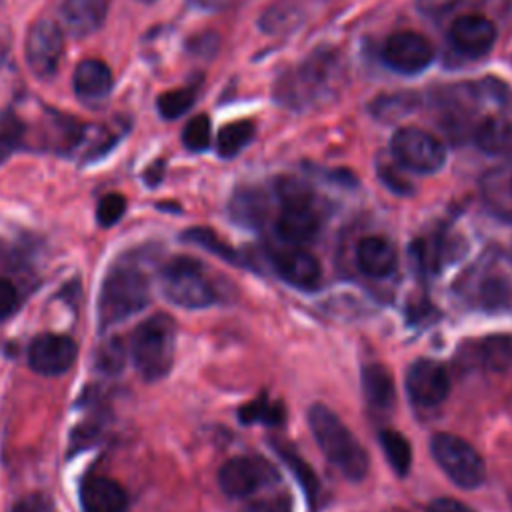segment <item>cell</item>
Here are the masks:
<instances>
[{
    "label": "cell",
    "instance_id": "obj_1",
    "mask_svg": "<svg viewBox=\"0 0 512 512\" xmlns=\"http://www.w3.org/2000/svg\"><path fill=\"white\" fill-rule=\"evenodd\" d=\"M308 424L324 456L348 480H362L366 476L368 454L336 412L324 404H314L308 410Z\"/></svg>",
    "mask_w": 512,
    "mask_h": 512
},
{
    "label": "cell",
    "instance_id": "obj_2",
    "mask_svg": "<svg viewBox=\"0 0 512 512\" xmlns=\"http://www.w3.org/2000/svg\"><path fill=\"white\" fill-rule=\"evenodd\" d=\"M340 64L334 52L322 50L286 72L276 82V98L290 108H310L334 92Z\"/></svg>",
    "mask_w": 512,
    "mask_h": 512
},
{
    "label": "cell",
    "instance_id": "obj_3",
    "mask_svg": "<svg viewBox=\"0 0 512 512\" xmlns=\"http://www.w3.org/2000/svg\"><path fill=\"white\" fill-rule=\"evenodd\" d=\"M476 88L488 106V112L472 124L476 146L494 156L512 154V88L498 78H482Z\"/></svg>",
    "mask_w": 512,
    "mask_h": 512
},
{
    "label": "cell",
    "instance_id": "obj_4",
    "mask_svg": "<svg viewBox=\"0 0 512 512\" xmlns=\"http://www.w3.org/2000/svg\"><path fill=\"white\" fill-rule=\"evenodd\" d=\"M150 300L146 276L132 264H118L104 276L98 296L100 328L114 326L140 312Z\"/></svg>",
    "mask_w": 512,
    "mask_h": 512
},
{
    "label": "cell",
    "instance_id": "obj_5",
    "mask_svg": "<svg viewBox=\"0 0 512 512\" xmlns=\"http://www.w3.org/2000/svg\"><path fill=\"white\" fill-rule=\"evenodd\" d=\"M176 324L166 314L146 318L132 334L130 354L138 374L148 380L164 378L174 362Z\"/></svg>",
    "mask_w": 512,
    "mask_h": 512
},
{
    "label": "cell",
    "instance_id": "obj_6",
    "mask_svg": "<svg viewBox=\"0 0 512 512\" xmlns=\"http://www.w3.org/2000/svg\"><path fill=\"white\" fill-rule=\"evenodd\" d=\"M162 290L170 302L182 308H206L216 300L202 264L190 256H176L164 266Z\"/></svg>",
    "mask_w": 512,
    "mask_h": 512
},
{
    "label": "cell",
    "instance_id": "obj_7",
    "mask_svg": "<svg viewBox=\"0 0 512 512\" xmlns=\"http://www.w3.org/2000/svg\"><path fill=\"white\" fill-rule=\"evenodd\" d=\"M430 450L438 466L460 488H478L486 478V466L480 454L460 436L442 432L430 442Z\"/></svg>",
    "mask_w": 512,
    "mask_h": 512
},
{
    "label": "cell",
    "instance_id": "obj_8",
    "mask_svg": "<svg viewBox=\"0 0 512 512\" xmlns=\"http://www.w3.org/2000/svg\"><path fill=\"white\" fill-rule=\"evenodd\" d=\"M396 162L418 174H434L446 162L444 144L422 128H400L390 140Z\"/></svg>",
    "mask_w": 512,
    "mask_h": 512
},
{
    "label": "cell",
    "instance_id": "obj_9",
    "mask_svg": "<svg viewBox=\"0 0 512 512\" xmlns=\"http://www.w3.org/2000/svg\"><path fill=\"white\" fill-rule=\"evenodd\" d=\"M64 54L62 26L52 18H38L24 40V56L30 72L42 80L52 78Z\"/></svg>",
    "mask_w": 512,
    "mask_h": 512
},
{
    "label": "cell",
    "instance_id": "obj_10",
    "mask_svg": "<svg viewBox=\"0 0 512 512\" xmlns=\"http://www.w3.org/2000/svg\"><path fill=\"white\" fill-rule=\"evenodd\" d=\"M382 62L398 74H418L434 62V46L418 32H396L382 46Z\"/></svg>",
    "mask_w": 512,
    "mask_h": 512
},
{
    "label": "cell",
    "instance_id": "obj_11",
    "mask_svg": "<svg viewBox=\"0 0 512 512\" xmlns=\"http://www.w3.org/2000/svg\"><path fill=\"white\" fill-rule=\"evenodd\" d=\"M406 390L418 406H436L450 392L448 372L436 360L418 358L406 372Z\"/></svg>",
    "mask_w": 512,
    "mask_h": 512
},
{
    "label": "cell",
    "instance_id": "obj_12",
    "mask_svg": "<svg viewBox=\"0 0 512 512\" xmlns=\"http://www.w3.org/2000/svg\"><path fill=\"white\" fill-rule=\"evenodd\" d=\"M78 354L76 342L62 334H40L30 342L28 364L44 376H58L70 370Z\"/></svg>",
    "mask_w": 512,
    "mask_h": 512
},
{
    "label": "cell",
    "instance_id": "obj_13",
    "mask_svg": "<svg viewBox=\"0 0 512 512\" xmlns=\"http://www.w3.org/2000/svg\"><path fill=\"white\" fill-rule=\"evenodd\" d=\"M448 42L452 50L466 58H482L496 42V26L486 16H460L448 30Z\"/></svg>",
    "mask_w": 512,
    "mask_h": 512
},
{
    "label": "cell",
    "instance_id": "obj_14",
    "mask_svg": "<svg viewBox=\"0 0 512 512\" xmlns=\"http://www.w3.org/2000/svg\"><path fill=\"white\" fill-rule=\"evenodd\" d=\"M268 466L256 458H232L218 470V486L232 498H244L268 480Z\"/></svg>",
    "mask_w": 512,
    "mask_h": 512
},
{
    "label": "cell",
    "instance_id": "obj_15",
    "mask_svg": "<svg viewBox=\"0 0 512 512\" xmlns=\"http://www.w3.org/2000/svg\"><path fill=\"white\" fill-rule=\"evenodd\" d=\"M274 266L278 274L296 288H314L322 276V268L316 256L302 248H286L276 252Z\"/></svg>",
    "mask_w": 512,
    "mask_h": 512
},
{
    "label": "cell",
    "instance_id": "obj_16",
    "mask_svg": "<svg viewBox=\"0 0 512 512\" xmlns=\"http://www.w3.org/2000/svg\"><path fill=\"white\" fill-rule=\"evenodd\" d=\"M80 500L86 512H124L128 504L124 488L106 476H88L82 482Z\"/></svg>",
    "mask_w": 512,
    "mask_h": 512
},
{
    "label": "cell",
    "instance_id": "obj_17",
    "mask_svg": "<svg viewBox=\"0 0 512 512\" xmlns=\"http://www.w3.org/2000/svg\"><path fill=\"white\" fill-rule=\"evenodd\" d=\"M320 230V218L306 204H286L276 220V234L288 244H304L312 240Z\"/></svg>",
    "mask_w": 512,
    "mask_h": 512
},
{
    "label": "cell",
    "instance_id": "obj_18",
    "mask_svg": "<svg viewBox=\"0 0 512 512\" xmlns=\"http://www.w3.org/2000/svg\"><path fill=\"white\" fill-rule=\"evenodd\" d=\"M106 0H64L60 20L72 36H90L104 24Z\"/></svg>",
    "mask_w": 512,
    "mask_h": 512
},
{
    "label": "cell",
    "instance_id": "obj_19",
    "mask_svg": "<svg viewBox=\"0 0 512 512\" xmlns=\"http://www.w3.org/2000/svg\"><path fill=\"white\" fill-rule=\"evenodd\" d=\"M356 262L366 276L384 278L396 270V248L382 236H366L358 242Z\"/></svg>",
    "mask_w": 512,
    "mask_h": 512
},
{
    "label": "cell",
    "instance_id": "obj_20",
    "mask_svg": "<svg viewBox=\"0 0 512 512\" xmlns=\"http://www.w3.org/2000/svg\"><path fill=\"white\" fill-rule=\"evenodd\" d=\"M72 86L78 98L96 102L110 94L112 90V72L110 68L96 58H86L78 62L72 76Z\"/></svg>",
    "mask_w": 512,
    "mask_h": 512
},
{
    "label": "cell",
    "instance_id": "obj_21",
    "mask_svg": "<svg viewBox=\"0 0 512 512\" xmlns=\"http://www.w3.org/2000/svg\"><path fill=\"white\" fill-rule=\"evenodd\" d=\"M362 390L364 398L372 408L386 410L394 402V380L382 364H366L362 368Z\"/></svg>",
    "mask_w": 512,
    "mask_h": 512
},
{
    "label": "cell",
    "instance_id": "obj_22",
    "mask_svg": "<svg viewBox=\"0 0 512 512\" xmlns=\"http://www.w3.org/2000/svg\"><path fill=\"white\" fill-rule=\"evenodd\" d=\"M254 130L256 128L252 120H236L224 124L216 136L218 154L222 158H234L250 144V140L254 138Z\"/></svg>",
    "mask_w": 512,
    "mask_h": 512
},
{
    "label": "cell",
    "instance_id": "obj_23",
    "mask_svg": "<svg viewBox=\"0 0 512 512\" xmlns=\"http://www.w3.org/2000/svg\"><path fill=\"white\" fill-rule=\"evenodd\" d=\"M378 438L388 464L394 468L398 476H406L412 466L410 442L396 430H382Z\"/></svg>",
    "mask_w": 512,
    "mask_h": 512
},
{
    "label": "cell",
    "instance_id": "obj_24",
    "mask_svg": "<svg viewBox=\"0 0 512 512\" xmlns=\"http://www.w3.org/2000/svg\"><path fill=\"white\" fill-rule=\"evenodd\" d=\"M480 360L492 372H504L512 366V338L494 334L482 340Z\"/></svg>",
    "mask_w": 512,
    "mask_h": 512
},
{
    "label": "cell",
    "instance_id": "obj_25",
    "mask_svg": "<svg viewBox=\"0 0 512 512\" xmlns=\"http://www.w3.org/2000/svg\"><path fill=\"white\" fill-rule=\"evenodd\" d=\"M266 208L264 196L254 188L238 190L230 202L232 216L242 224H256V220L262 218Z\"/></svg>",
    "mask_w": 512,
    "mask_h": 512
},
{
    "label": "cell",
    "instance_id": "obj_26",
    "mask_svg": "<svg viewBox=\"0 0 512 512\" xmlns=\"http://www.w3.org/2000/svg\"><path fill=\"white\" fill-rule=\"evenodd\" d=\"M194 102H196V88L186 86V88H176V90H168V92L160 94L156 104H158V112L162 118L174 120V118L182 116L184 112H188Z\"/></svg>",
    "mask_w": 512,
    "mask_h": 512
},
{
    "label": "cell",
    "instance_id": "obj_27",
    "mask_svg": "<svg viewBox=\"0 0 512 512\" xmlns=\"http://www.w3.org/2000/svg\"><path fill=\"white\" fill-rule=\"evenodd\" d=\"M210 138H212V124L206 114L194 116L192 120H188V124L182 130V142L192 152L206 150L210 146Z\"/></svg>",
    "mask_w": 512,
    "mask_h": 512
},
{
    "label": "cell",
    "instance_id": "obj_28",
    "mask_svg": "<svg viewBox=\"0 0 512 512\" xmlns=\"http://www.w3.org/2000/svg\"><path fill=\"white\" fill-rule=\"evenodd\" d=\"M240 420L244 424L252 422H266V424H278L282 422V406L272 404L266 396L242 406L240 410Z\"/></svg>",
    "mask_w": 512,
    "mask_h": 512
},
{
    "label": "cell",
    "instance_id": "obj_29",
    "mask_svg": "<svg viewBox=\"0 0 512 512\" xmlns=\"http://www.w3.org/2000/svg\"><path fill=\"white\" fill-rule=\"evenodd\" d=\"M184 238H186L188 242L200 244L202 248L210 250L212 254L220 256V258H224V260H228V262H238L236 252H234L226 242H222V240L216 236V232H212V230H208V228H190V230H186Z\"/></svg>",
    "mask_w": 512,
    "mask_h": 512
},
{
    "label": "cell",
    "instance_id": "obj_30",
    "mask_svg": "<svg viewBox=\"0 0 512 512\" xmlns=\"http://www.w3.org/2000/svg\"><path fill=\"white\" fill-rule=\"evenodd\" d=\"M278 452L284 456V460H286V464L290 466V470L294 472V476H298V482H300V486L304 488L308 500L314 502V498H316V494H318V488H320V486H318V480H316V476H314V470H312L298 454H294V452H290V450H284V448H278Z\"/></svg>",
    "mask_w": 512,
    "mask_h": 512
},
{
    "label": "cell",
    "instance_id": "obj_31",
    "mask_svg": "<svg viewBox=\"0 0 512 512\" xmlns=\"http://www.w3.org/2000/svg\"><path fill=\"white\" fill-rule=\"evenodd\" d=\"M124 210H126V198L122 194L110 192V194L102 196V200L98 202L96 218L102 226H112L122 218Z\"/></svg>",
    "mask_w": 512,
    "mask_h": 512
},
{
    "label": "cell",
    "instance_id": "obj_32",
    "mask_svg": "<svg viewBox=\"0 0 512 512\" xmlns=\"http://www.w3.org/2000/svg\"><path fill=\"white\" fill-rule=\"evenodd\" d=\"M98 364H100V368H104L108 372H116V370L122 368V364H124V346H122V342L118 338L108 342L102 348Z\"/></svg>",
    "mask_w": 512,
    "mask_h": 512
},
{
    "label": "cell",
    "instance_id": "obj_33",
    "mask_svg": "<svg viewBox=\"0 0 512 512\" xmlns=\"http://www.w3.org/2000/svg\"><path fill=\"white\" fill-rule=\"evenodd\" d=\"M12 512H52V504L48 498L40 494H30L16 502Z\"/></svg>",
    "mask_w": 512,
    "mask_h": 512
},
{
    "label": "cell",
    "instance_id": "obj_34",
    "mask_svg": "<svg viewBox=\"0 0 512 512\" xmlns=\"http://www.w3.org/2000/svg\"><path fill=\"white\" fill-rule=\"evenodd\" d=\"M16 302H18L16 288L8 280L0 278V318L8 316L16 308Z\"/></svg>",
    "mask_w": 512,
    "mask_h": 512
},
{
    "label": "cell",
    "instance_id": "obj_35",
    "mask_svg": "<svg viewBox=\"0 0 512 512\" xmlns=\"http://www.w3.org/2000/svg\"><path fill=\"white\" fill-rule=\"evenodd\" d=\"M428 512H474L454 498H438L428 506Z\"/></svg>",
    "mask_w": 512,
    "mask_h": 512
},
{
    "label": "cell",
    "instance_id": "obj_36",
    "mask_svg": "<svg viewBox=\"0 0 512 512\" xmlns=\"http://www.w3.org/2000/svg\"><path fill=\"white\" fill-rule=\"evenodd\" d=\"M16 144H18V136H16L14 128H6V130L0 134V164L10 158V154L14 152Z\"/></svg>",
    "mask_w": 512,
    "mask_h": 512
},
{
    "label": "cell",
    "instance_id": "obj_37",
    "mask_svg": "<svg viewBox=\"0 0 512 512\" xmlns=\"http://www.w3.org/2000/svg\"><path fill=\"white\" fill-rule=\"evenodd\" d=\"M458 0H418V8L426 14H438L448 10Z\"/></svg>",
    "mask_w": 512,
    "mask_h": 512
},
{
    "label": "cell",
    "instance_id": "obj_38",
    "mask_svg": "<svg viewBox=\"0 0 512 512\" xmlns=\"http://www.w3.org/2000/svg\"><path fill=\"white\" fill-rule=\"evenodd\" d=\"M194 8L200 10H208V12H216V10H224L228 6H232L236 0H188Z\"/></svg>",
    "mask_w": 512,
    "mask_h": 512
},
{
    "label": "cell",
    "instance_id": "obj_39",
    "mask_svg": "<svg viewBox=\"0 0 512 512\" xmlns=\"http://www.w3.org/2000/svg\"><path fill=\"white\" fill-rule=\"evenodd\" d=\"M244 512H280V508L272 502H254L252 506H248Z\"/></svg>",
    "mask_w": 512,
    "mask_h": 512
},
{
    "label": "cell",
    "instance_id": "obj_40",
    "mask_svg": "<svg viewBox=\"0 0 512 512\" xmlns=\"http://www.w3.org/2000/svg\"><path fill=\"white\" fill-rule=\"evenodd\" d=\"M138 2H144V4H152V2H156V0H138Z\"/></svg>",
    "mask_w": 512,
    "mask_h": 512
}]
</instances>
